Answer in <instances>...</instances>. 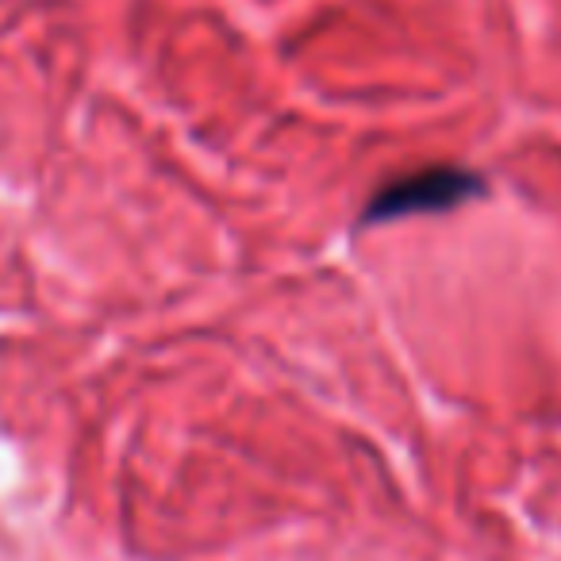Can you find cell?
Wrapping results in <instances>:
<instances>
[{"label":"cell","mask_w":561,"mask_h":561,"mask_svg":"<svg viewBox=\"0 0 561 561\" xmlns=\"http://www.w3.org/2000/svg\"><path fill=\"white\" fill-rule=\"evenodd\" d=\"M477 178L461 170H420L412 178L397 181V185L381 188L369 204L366 219L369 224H381V219H400V216H415V211H443L454 204L469 201L477 193Z\"/></svg>","instance_id":"obj_1"}]
</instances>
